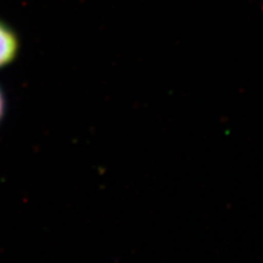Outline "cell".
Instances as JSON below:
<instances>
[{
	"label": "cell",
	"mask_w": 263,
	"mask_h": 263,
	"mask_svg": "<svg viewBox=\"0 0 263 263\" xmlns=\"http://www.w3.org/2000/svg\"><path fill=\"white\" fill-rule=\"evenodd\" d=\"M20 51V39L16 32L0 19V68L11 64Z\"/></svg>",
	"instance_id": "6da1fadb"
},
{
	"label": "cell",
	"mask_w": 263,
	"mask_h": 263,
	"mask_svg": "<svg viewBox=\"0 0 263 263\" xmlns=\"http://www.w3.org/2000/svg\"><path fill=\"white\" fill-rule=\"evenodd\" d=\"M4 111H5V98H4L2 89H0V120L3 118Z\"/></svg>",
	"instance_id": "7a4b0ae2"
}]
</instances>
